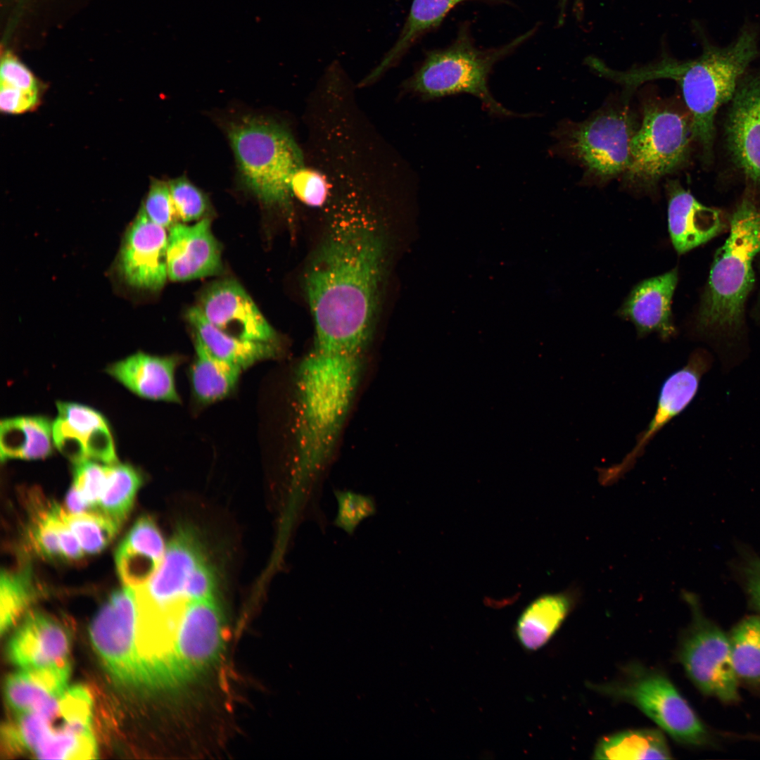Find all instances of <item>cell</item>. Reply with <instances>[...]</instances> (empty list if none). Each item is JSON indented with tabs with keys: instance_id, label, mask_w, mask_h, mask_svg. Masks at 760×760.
Instances as JSON below:
<instances>
[{
	"instance_id": "30bf717a",
	"label": "cell",
	"mask_w": 760,
	"mask_h": 760,
	"mask_svg": "<svg viewBox=\"0 0 760 760\" xmlns=\"http://www.w3.org/2000/svg\"><path fill=\"white\" fill-rule=\"evenodd\" d=\"M684 597L692 618L679 642L678 659L702 693L726 703L738 701L739 681L732 664L728 635L702 614L695 596L686 593Z\"/></svg>"
},
{
	"instance_id": "60d3db41",
	"label": "cell",
	"mask_w": 760,
	"mask_h": 760,
	"mask_svg": "<svg viewBox=\"0 0 760 760\" xmlns=\"http://www.w3.org/2000/svg\"><path fill=\"white\" fill-rule=\"evenodd\" d=\"M142 208L151 220L165 229H170L177 223L174 215L168 182L153 180Z\"/></svg>"
},
{
	"instance_id": "f6af8a7d",
	"label": "cell",
	"mask_w": 760,
	"mask_h": 760,
	"mask_svg": "<svg viewBox=\"0 0 760 760\" xmlns=\"http://www.w3.org/2000/svg\"><path fill=\"white\" fill-rule=\"evenodd\" d=\"M58 532L63 559L70 562L80 560L84 555V551L76 536L64 521L63 510Z\"/></svg>"
},
{
	"instance_id": "7402d4cb",
	"label": "cell",
	"mask_w": 760,
	"mask_h": 760,
	"mask_svg": "<svg viewBox=\"0 0 760 760\" xmlns=\"http://www.w3.org/2000/svg\"><path fill=\"white\" fill-rule=\"evenodd\" d=\"M678 278L675 268L647 279L632 289L619 315L635 325L638 336L656 332L666 340L675 334L671 306Z\"/></svg>"
},
{
	"instance_id": "e575fe53",
	"label": "cell",
	"mask_w": 760,
	"mask_h": 760,
	"mask_svg": "<svg viewBox=\"0 0 760 760\" xmlns=\"http://www.w3.org/2000/svg\"><path fill=\"white\" fill-rule=\"evenodd\" d=\"M27 530L28 543L34 552L46 559H63L58 538V525L63 508L56 502L32 500Z\"/></svg>"
},
{
	"instance_id": "d6a6232c",
	"label": "cell",
	"mask_w": 760,
	"mask_h": 760,
	"mask_svg": "<svg viewBox=\"0 0 760 760\" xmlns=\"http://www.w3.org/2000/svg\"><path fill=\"white\" fill-rule=\"evenodd\" d=\"M733 669L739 682L760 686V616L740 621L728 635Z\"/></svg>"
},
{
	"instance_id": "f35d334b",
	"label": "cell",
	"mask_w": 760,
	"mask_h": 760,
	"mask_svg": "<svg viewBox=\"0 0 760 760\" xmlns=\"http://www.w3.org/2000/svg\"><path fill=\"white\" fill-rule=\"evenodd\" d=\"M338 512L335 519L337 526L352 533L357 526L375 512V505L370 497L350 491H337Z\"/></svg>"
},
{
	"instance_id": "f1b7e54d",
	"label": "cell",
	"mask_w": 760,
	"mask_h": 760,
	"mask_svg": "<svg viewBox=\"0 0 760 760\" xmlns=\"http://www.w3.org/2000/svg\"><path fill=\"white\" fill-rule=\"evenodd\" d=\"M53 445V422L46 417L20 416L1 421V462L45 458L52 454Z\"/></svg>"
},
{
	"instance_id": "4fadbf2b",
	"label": "cell",
	"mask_w": 760,
	"mask_h": 760,
	"mask_svg": "<svg viewBox=\"0 0 760 760\" xmlns=\"http://www.w3.org/2000/svg\"><path fill=\"white\" fill-rule=\"evenodd\" d=\"M224 626L215 598L189 601L173 634L169 669L172 683L213 664L224 644Z\"/></svg>"
},
{
	"instance_id": "836d02e7",
	"label": "cell",
	"mask_w": 760,
	"mask_h": 760,
	"mask_svg": "<svg viewBox=\"0 0 760 760\" xmlns=\"http://www.w3.org/2000/svg\"><path fill=\"white\" fill-rule=\"evenodd\" d=\"M29 566L15 571L2 570L0 583V631L8 632L37 597Z\"/></svg>"
},
{
	"instance_id": "8fae6325",
	"label": "cell",
	"mask_w": 760,
	"mask_h": 760,
	"mask_svg": "<svg viewBox=\"0 0 760 760\" xmlns=\"http://www.w3.org/2000/svg\"><path fill=\"white\" fill-rule=\"evenodd\" d=\"M137 621L134 590L127 586L113 593L89 628L93 647L107 671L128 687L146 686L137 646Z\"/></svg>"
},
{
	"instance_id": "52a82bcc",
	"label": "cell",
	"mask_w": 760,
	"mask_h": 760,
	"mask_svg": "<svg viewBox=\"0 0 760 760\" xmlns=\"http://www.w3.org/2000/svg\"><path fill=\"white\" fill-rule=\"evenodd\" d=\"M689 115L661 101H647L632 139L626 186L654 194L659 182L688 161L692 141Z\"/></svg>"
},
{
	"instance_id": "ab89813d",
	"label": "cell",
	"mask_w": 760,
	"mask_h": 760,
	"mask_svg": "<svg viewBox=\"0 0 760 760\" xmlns=\"http://www.w3.org/2000/svg\"><path fill=\"white\" fill-rule=\"evenodd\" d=\"M291 189L301 202L312 207L322 205L328 195V184L324 177L315 170L304 167L293 175Z\"/></svg>"
},
{
	"instance_id": "ac0fdd59",
	"label": "cell",
	"mask_w": 760,
	"mask_h": 760,
	"mask_svg": "<svg viewBox=\"0 0 760 760\" xmlns=\"http://www.w3.org/2000/svg\"><path fill=\"white\" fill-rule=\"evenodd\" d=\"M71 637L53 616L30 612L11 637L6 647L10 661L20 668L37 669L69 662Z\"/></svg>"
},
{
	"instance_id": "7dc6e473",
	"label": "cell",
	"mask_w": 760,
	"mask_h": 760,
	"mask_svg": "<svg viewBox=\"0 0 760 760\" xmlns=\"http://www.w3.org/2000/svg\"><path fill=\"white\" fill-rule=\"evenodd\" d=\"M65 507L68 512L81 513L90 509L89 506L84 501L76 489L72 486L69 489L65 498Z\"/></svg>"
},
{
	"instance_id": "8d00e7d4",
	"label": "cell",
	"mask_w": 760,
	"mask_h": 760,
	"mask_svg": "<svg viewBox=\"0 0 760 760\" xmlns=\"http://www.w3.org/2000/svg\"><path fill=\"white\" fill-rule=\"evenodd\" d=\"M72 486L91 508L97 507L105 488L110 464L91 460L72 462Z\"/></svg>"
},
{
	"instance_id": "7bdbcfd3",
	"label": "cell",
	"mask_w": 760,
	"mask_h": 760,
	"mask_svg": "<svg viewBox=\"0 0 760 760\" xmlns=\"http://www.w3.org/2000/svg\"><path fill=\"white\" fill-rule=\"evenodd\" d=\"M215 587L213 572L205 560L189 576L184 588L185 596L189 601L213 598Z\"/></svg>"
},
{
	"instance_id": "ffe728a7",
	"label": "cell",
	"mask_w": 760,
	"mask_h": 760,
	"mask_svg": "<svg viewBox=\"0 0 760 760\" xmlns=\"http://www.w3.org/2000/svg\"><path fill=\"white\" fill-rule=\"evenodd\" d=\"M666 190L669 231L679 254L707 242L729 225L719 210L699 203L677 180L667 181Z\"/></svg>"
},
{
	"instance_id": "d6986e66",
	"label": "cell",
	"mask_w": 760,
	"mask_h": 760,
	"mask_svg": "<svg viewBox=\"0 0 760 760\" xmlns=\"http://www.w3.org/2000/svg\"><path fill=\"white\" fill-rule=\"evenodd\" d=\"M167 239V274L172 281H188L220 270L221 252L213 235L210 221L203 218L192 225L176 223Z\"/></svg>"
},
{
	"instance_id": "484cf974",
	"label": "cell",
	"mask_w": 760,
	"mask_h": 760,
	"mask_svg": "<svg viewBox=\"0 0 760 760\" xmlns=\"http://www.w3.org/2000/svg\"><path fill=\"white\" fill-rule=\"evenodd\" d=\"M574 602V596L570 591L544 594L531 602L514 628L520 646L533 652L545 645L571 612Z\"/></svg>"
},
{
	"instance_id": "44dd1931",
	"label": "cell",
	"mask_w": 760,
	"mask_h": 760,
	"mask_svg": "<svg viewBox=\"0 0 760 760\" xmlns=\"http://www.w3.org/2000/svg\"><path fill=\"white\" fill-rule=\"evenodd\" d=\"M699 366V360L692 358L687 365L667 377L661 387L654 416L647 429L620 464L603 471V480H612L628 470L657 433L688 405L698 389Z\"/></svg>"
},
{
	"instance_id": "f546056e",
	"label": "cell",
	"mask_w": 760,
	"mask_h": 760,
	"mask_svg": "<svg viewBox=\"0 0 760 760\" xmlns=\"http://www.w3.org/2000/svg\"><path fill=\"white\" fill-rule=\"evenodd\" d=\"M194 350L189 372L194 396L206 404L225 398L235 388L243 369L214 355L196 339Z\"/></svg>"
},
{
	"instance_id": "c3c4849f",
	"label": "cell",
	"mask_w": 760,
	"mask_h": 760,
	"mask_svg": "<svg viewBox=\"0 0 760 760\" xmlns=\"http://www.w3.org/2000/svg\"><path fill=\"white\" fill-rule=\"evenodd\" d=\"M567 2L568 0H560L559 23H561L564 19L565 8L566 6ZM574 6L575 13H576L577 16H580L581 13L583 12V0H574Z\"/></svg>"
},
{
	"instance_id": "8992f818",
	"label": "cell",
	"mask_w": 760,
	"mask_h": 760,
	"mask_svg": "<svg viewBox=\"0 0 760 760\" xmlns=\"http://www.w3.org/2000/svg\"><path fill=\"white\" fill-rule=\"evenodd\" d=\"M533 32L528 31L502 46L481 49L473 43L467 29L462 27L450 46L427 53L407 86L426 100L468 94L476 97L491 115L517 116L494 99L488 80L494 65L511 53Z\"/></svg>"
},
{
	"instance_id": "ba28073f",
	"label": "cell",
	"mask_w": 760,
	"mask_h": 760,
	"mask_svg": "<svg viewBox=\"0 0 760 760\" xmlns=\"http://www.w3.org/2000/svg\"><path fill=\"white\" fill-rule=\"evenodd\" d=\"M626 676L620 681L588 686L635 705L680 743L696 747L711 743L706 726L664 673L631 665Z\"/></svg>"
},
{
	"instance_id": "4dcf8cb0",
	"label": "cell",
	"mask_w": 760,
	"mask_h": 760,
	"mask_svg": "<svg viewBox=\"0 0 760 760\" xmlns=\"http://www.w3.org/2000/svg\"><path fill=\"white\" fill-rule=\"evenodd\" d=\"M595 759H669L671 753L664 734L654 728L620 731L602 737L593 752Z\"/></svg>"
},
{
	"instance_id": "9c48e42d",
	"label": "cell",
	"mask_w": 760,
	"mask_h": 760,
	"mask_svg": "<svg viewBox=\"0 0 760 760\" xmlns=\"http://www.w3.org/2000/svg\"><path fill=\"white\" fill-rule=\"evenodd\" d=\"M638 127L628 109H606L581 122L559 127L555 133L558 140L555 148L579 162L587 174L606 182L628 168Z\"/></svg>"
},
{
	"instance_id": "9a60e30c",
	"label": "cell",
	"mask_w": 760,
	"mask_h": 760,
	"mask_svg": "<svg viewBox=\"0 0 760 760\" xmlns=\"http://www.w3.org/2000/svg\"><path fill=\"white\" fill-rule=\"evenodd\" d=\"M207 320L233 336L276 343V334L244 289L236 281L223 279L203 293L196 306Z\"/></svg>"
},
{
	"instance_id": "277c9868",
	"label": "cell",
	"mask_w": 760,
	"mask_h": 760,
	"mask_svg": "<svg viewBox=\"0 0 760 760\" xmlns=\"http://www.w3.org/2000/svg\"><path fill=\"white\" fill-rule=\"evenodd\" d=\"M729 235L716 251L697 315L702 329H730L742 321L760 253V206L745 198L729 222Z\"/></svg>"
},
{
	"instance_id": "b9f144b4",
	"label": "cell",
	"mask_w": 760,
	"mask_h": 760,
	"mask_svg": "<svg viewBox=\"0 0 760 760\" xmlns=\"http://www.w3.org/2000/svg\"><path fill=\"white\" fill-rule=\"evenodd\" d=\"M1 82L25 91H38L36 79L30 70L11 54L6 53L1 58Z\"/></svg>"
},
{
	"instance_id": "5bb4252c",
	"label": "cell",
	"mask_w": 760,
	"mask_h": 760,
	"mask_svg": "<svg viewBox=\"0 0 760 760\" xmlns=\"http://www.w3.org/2000/svg\"><path fill=\"white\" fill-rule=\"evenodd\" d=\"M53 422L56 448L72 462L91 460L104 464L118 461L107 419L99 412L76 403L57 402Z\"/></svg>"
},
{
	"instance_id": "bcb514c9",
	"label": "cell",
	"mask_w": 760,
	"mask_h": 760,
	"mask_svg": "<svg viewBox=\"0 0 760 760\" xmlns=\"http://www.w3.org/2000/svg\"><path fill=\"white\" fill-rule=\"evenodd\" d=\"M747 590L753 607L760 612V559H754L745 568Z\"/></svg>"
},
{
	"instance_id": "3957f363",
	"label": "cell",
	"mask_w": 760,
	"mask_h": 760,
	"mask_svg": "<svg viewBox=\"0 0 760 760\" xmlns=\"http://www.w3.org/2000/svg\"><path fill=\"white\" fill-rule=\"evenodd\" d=\"M366 350L314 342L296 375V433L305 448L333 450L353 401Z\"/></svg>"
},
{
	"instance_id": "5b68a950",
	"label": "cell",
	"mask_w": 760,
	"mask_h": 760,
	"mask_svg": "<svg viewBox=\"0 0 760 760\" xmlns=\"http://www.w3.org/2000/svg\"><path fill=\"white\" fill-rule=\"evenodd\" d=\"M227 134L246 187L266 204L288 206L291 180L304 167L290 132L272 120L248 115L232 120Z\"/></svg>"
},
{
	"instance_id": "e0dca14e",
	"label": "cell",
	"mask_w": 760,
	"mask_h": 760,
	"mask_svg": "<svg viewBox=\"0 0 760 760\" xmlns=\"http://www.w3.org/2000/svg\"><path fill=\"white\" fill-rule=\"evenodd\" d=\"M726 140L736 166L760 184V73L740 80L727 116Z\"/></svg>"
},
{
	"instance_id": "d4e9b609",
	"label": "cell",
	"mask_w": 760,
	"mask_h": 760,
	"mask_svg": "<svg viewBox=\"0 0 760 760\" xmlns=\"http://www.w3.org/2000/svg\"><path fill=\"white\" fill-rule=\"evenodd\" d=\"M70 664L20 669L6 678L7 704L17 714L37 712L56 701L67 690Z\"/></svg>"
},
{
	"instance_id": "74e56055",
	"label": "cell",
	"mask_w": 760,
	"mask_h": 760,
	"mask_svg": "<svg viewBox=\"0 0 760 760\" xmlns=\"http://www.w3.org/2000/svg\"><path fill=\"white\" fill-rule=\"evenodd\" d=\"M168 184L177 222H188L201 218L208 207L203 193L185 176L171 179Z\"/></svg>"
},
{
	"instance_id": "6da1fadb",
	"label": "cell",
	"mask_w": 760,
	"mask_h": 760,
	"mask_svg": "<svg viewBox=\"0 0 760 760\" xmlns=\"http://www.w3.org/2000/svg\"><path fill=\"white\" fill-rule=\"evenodd\" d=\"M386 259L376 219L354 205L341 207L305 276L314 341L366 348Z\"/></svg>"
},
{
	"instance_id": "2e32d148",
	"label": "cell",
	"mask_w": 760,
	"mask_h": 760,
	"mask_svg": "<svg viewBox=\"0 0 760 760\" xmlns=\"http://www.w3.org/2000/svg\"><path fill=\"white\" fill-rule=\"evenodd\" d=\"M167 239L165 228L151 220L141 208L120 253V270L129 284L151 291L164 286L168 277Z\"/></svg>"
},
{
	"instance_id": "d590c367",
	"label": "cell",
	"mask_w": 760,
	"mask_h": 760,
	"mask_svg": "<svg viewBox=\"0 0 760 760\" xmlns=\"http://www.w3.org/2000/svg\"><path fill=\"white\" fill-rule=\"evenodd\" d=\"M63 517L87 554L103 550L117 534L120 527L99 511L70 513L63 509Z\"/></svg>"
},
{
	"instance_id": "83f0119b",
	"label": "cell",
	"mask_w": 760,
	"mask_h": 760,
	"mask_svg": "<svg viewBox=\"0 0 760 760\" xmlns=\"http://www.w3.org/2000/svg\"><path fill=\"white\" fill-rule=\"evenodd\" d=\"M468 1L502 2V0H412L397 41L362 84L373 82L394 65L423 35L438 27L455 6Z\"/></svg>"
},
{
	"instance_id": "ee69618b",
	"label": "cell",
	"mask_w": 760,
	"mask_h": 760,
	"mask_svg": "<svg viewBox=\"0 0 760 760\" xmlns=\"http://www.w3.org/2000/svg\"><path fill=\"white\" fill-rule=\"evenodd\" d=\"M38 102V91H25L4 84L0 85V108L2 112L18 114L27 112Z\"/></svg>"
},
{
	"instance_id": "603a6c76",
	"label": "cell",
	"mask_w": 760,
	"mask_h": 760,
	"mask_svg": "<svg viewBox=\"0 0 760 760\" xmlns=\"http://www.w3.org/2000/svg\"><path fill=\"white\" fill-rule=\"evenodd\" d=\"M179 360L138 352L108 365L106 372L139 397L179 403L175 372Z\"/></svg>"
},
{
	"instance_id": "4316f807",
	"label": "cell",
	"mask_w": 760,
	"mask_h": 760,
	"mask_svg": "<svg viewBox=\"0 0 760 760\" xmlns=\"http://www.w3.org/2000/svg\"><path fill=\"white\" fill-rule=\"evenodd\" d=\"M187 319L194 339L214 355L243 370L277 354L274 343L241 339L221 331L209 322L196 306L188 311Z\"/></svg>"
},
{
	"instance_id": "1f68e13d",
	"label": "cell",
	"mask_w": 760,
	"mask_h": 760,
	"mask_svg": "<svg viewBox=\"0 0 760 760\" xmlns=\"http://www.w3.org/2000/svg\"><path fill=\"white\" fill-rule=\"evenodd\" d=\"M142 483L141 472L132 465L119 462L111 464L98 511L120 527L130 513Z\"/></svg>"
},
{
	"instance_id": "cb8c5ba5",
	"label": "cell",
	"mask_w": 760,
	"mask_h": 760,
	"mask_svg": "<svg viewBox=\"0 0 760 760\" xmlns=\"http://www.w3.org/2000/svg\"><path fill=\"white\" fill-rule=\"evenodd\" d=\"M165 553L164 540L155 520L139 518L115 552L118 574L132 588L146 583L160 566Z\"/></svg>"
},
{
	"instance_id": "7c38bea8",
	"label": "cell",
	"mask_w": 760,
	"mask_h": 760,
	"mask_svg": "<svg viewBox=\"0 0 760 760\" xmlns=\"http://www.w3.org/2000/svg\"><path fill=\"white\" fill-rule=\"evenodd\" d=\"M203 561L202 547L191 529H178L154 574L134 588L138 616L156 623L175 621L189 602L184 593L186 580Z\"/></svg>"
},
{
	"instance_id": "7a4b0ae2",
	"label": "cell",
	"mask_w": 760,
	"mask_h": 760,
	"mask_svg": "<svg viewBox=\"0 0 760 760\" xmlns=\"http://www.w3.org/2000/svg\"><path fill=\"white\" fill-rule=\"evenodd\" d=\"M757 55L756 34L747 28L727 46L704 45L702 54L692 60L679 61L664 54L653 63L624 71L604 63L598 73L627 89L654 80L676 81L688 110L692 139L700 146L703 160L709 162L712 158L717 111L731 101L742 75Z\"/></svg>"
}]
</instances>
